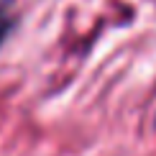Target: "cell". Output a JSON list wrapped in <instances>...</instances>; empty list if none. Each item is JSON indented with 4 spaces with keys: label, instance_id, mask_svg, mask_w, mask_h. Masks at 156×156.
Returning a JSON list of instances; mask_svg holds the SVG:
<instances>
[{
    "label": "cell",
    "instance_id": "obj_1",
    "mask_svg": "<svg viewBox=\"0 0 156 156\" xmlns=\"http://www.w3.org/2000/svg\"><path fill=\"white\" fill-rule=\"evenodd\" d=\"M8 28H10V21L5 16H0V44H3L5 36H8Z\"/></svg>",
    "mask_w": 156,
    "mask_h": 156
}]
</instances>
